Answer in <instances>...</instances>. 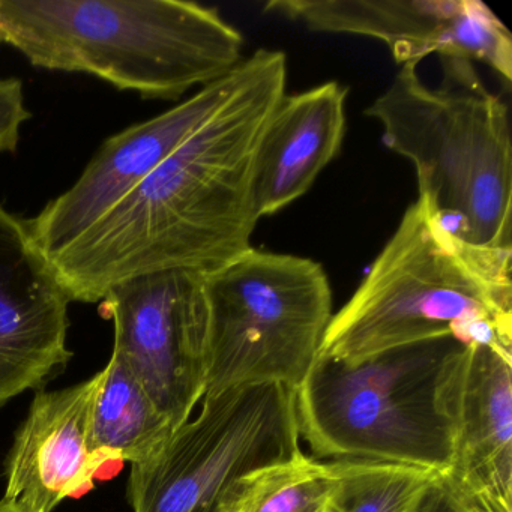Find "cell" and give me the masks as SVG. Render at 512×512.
Masks as SVG:
<instances>
[{"mask_svg": "<svg viewBox=\"0 0 512 512\" xmlns=\"http://www.w3.org/2000/svg\"><path fill=\"white\" fill-rule=\"evenodd\" d=\"M0 512H26L22 508L16 505V503L10 502V500H0Z\"/></svg>", "mask_w": 512, "mask_h": 512, "instance_id": "cell-20", "label": "cell"}, {"mask_svg": "<svg viewBox=\"0 0 512 512\" xmlns=\"http://www.w3.org/2000/svg\"><path fill=\"white\" fill-rule=\"evenodd\" d=\"M101 383L91 379L38 392L7 460L4 499L26 512H53L94 485L100 460L92 443V412Z\"/></svg>", "mask_w": 512, "mask_h": 512, "instance_id": "cell-13", "label": "cell"}, {"mask_svg": "<svg viewBox=\"0 0 512 512\" xmlns=\"http://www.w3.org/2000/svg\"><path fill=\"white\" fill-rule=\"evenodd\" d=\"M301 452L295 389L278 383L205 395L151 458L131 466L133 512H224L238 482Z\"/></svg>", "mask_w": 512, "mask_h": 512, "instance_id": "cell-7", "label": "cell"}, {"mask_svg": "<svg viewBox=\"0 0 512 512\" xmlns=\"http://www.w3.org/2000/svg\"><path fill=\"white\" fill-rule=\"evenodd\" d=\"M239 79L241 65L173 109L106 140L79 181L28 220L41 250L53 259L109 214L223 106Z\"/></svg>", "mask_w": 512, "mask_h": 512, "instance_id": "cell-10", "label": "cell"}, {"mask_svg": "<svg viewBox=\"0 0 512 512\" xmlns=\"http://www.w3.org/2000/svg\"><path fill=\"white\" fill-rule=\"evenodd\" d=\"M443 394L452 460L440 485L460 512H512V356L463 347Z\"/></svg>", "mask_w": 512, "mask_h": 512, "instance_id": "cell-11", "label": "cell"}, {"mask_svg": "<svg viewBox=\"0 0 512 512\" xmlns=\"http://www.w3.org/2000/svg\"><path fill=\"white\" fill-rule=\"evenodd\" d=\"M430 88L415 62L365 110L389 151L412 163L418 200L464 242L512 250V142L508 104L469 59L442 56Z\"/></svg>", "mask_w": 512, "mask_h": 512, "instance_id": "cell-4", "label": "cell"}, {"mask_svg": "<svg viewBox=\"0 0 512 512\" xmlns=\"http://www.w3.org/2000/svg\"><path fill=\"white\" fill-rule=\"evenodd\" d=\"M70 302L28 221L0 205V407L70 361Z\"/></svg>", "mask_w": 512, "mask_h": 512, "instance_id": "cell-12", "label": "cell"}, {"mask_svg": "<svg viewBox=\"0 0 512 512\" xmlns=\"http://www.w3.org/2000/svg\"><path fill=\"white\" fill-rule=\"evenodd\" d=\"M31 118L23 83L19 79H0V154L17 151L20 127Z\"/></svg>", "mask_w": 512, "mask_h": 512, "instance_id": "cell-18", "label": "cell"}, {"mask_svg": "<svg viewBox=\"0 0 512 512\" xmlns=\"http://www.w3.org/2000/svg\"><path fill=\"white\" fill-rule=\"evenodd\" d=\"M335 485L334 461L301 451L242 478L224 512H329Z\"/></svg>", "mask_w": 512, "mask_h": 512, "instance_id": "cell-16", "label": "cell"}, {"mask_svg": "<svg viewBox=\"0 0 512 512\" xmlns=\"http://www.w3.org/2000/svg\"><path fill=\"white\" fill-rule=\"evenodd\" d=\"M200 289L205 395L254 383L301 385L334 316L331 283L319 262L251 247L202 272Z\"/></svg>", "mask_w": 512, "mask_h": 512, "instance_id": "cell-6", "label": "cell"}, {"mask_svg": "<svg viewBox=\"0 0 512 512\" xmlns=\"http://www.w3.org/2000/svg\"><path fill=\"white\" fill-rule=\"evenodd\" d=\"M100 311L115 323L113 352L127 362L172 427H181L206 389L200 272L128 278L110 287Z\"/></svg>", "mask_w": 512, "mask_h": 512, "instance_id": "cell-8", "label": "cell"}, {"mask_svg": "<svg viewBox=\"0 0 512 512\" xmlns=\"http://www.w3.org/2000/svg\"><path fill=\"white\" fill-rule=\"evenodd\" d=\"M265 13L313 32L382 41L401 65L452 56L512 82L511 34L479 0H269Z\"/></svg>", "mask_w": 512, "mask_h": 512, "instance_id": "cell-9", "label": "cell"}, {"mask_svg": "<svg viewBox=\"0 0 512 512\" xmlns=\"http://www.w3.org/2000/svg\"><path fill=\"white\" fill-rule=\"evenodd\" d=\"M329 512H416L440 475L419 467L340 460Z\"/></svg>", "mask_w": 512, "mask_h": 512, "instance_id": "cell-17", "label": "cell"}, {"mask_svg": "<svg viewBox=\"0 0 512 512\" xmlns=\"http://www.w3.org/2000/svg\"><path fill=\"white\" fill-rule=\"evenodd\" d=\"M287 58L259 49L223 106L109 214L52 262L71 301L161 271L209 272L250 250L260 217L257 154L286 97Z\"/></svg>", "mask_w": 512, "mask_h": 512, "instance_id": "cell-1", "label": "cell"}, {"mask_svg": "<svg viewBox=\"0 0 512 512\" xmlns=\"http://www.w3.org/2000/svg\"><path fill=\"white\" fill-rule=\"evenodd\" d=\"M416 512H460V509L439 482L431 488Z\"/></svg>", "mask_w": 512, "mask_h": 512, "instance_id": "cell-19", "label": "cell"}, {"mask_svg": "<svg viewBox=\"0 0 512 512\" xmlns=\"http://www.w3.org/2000/svg\"><path fill=\"white\" fill-rule=\"evenodd\" d=\"M244 35L184 0H0V46L34 67L83 73L142 98L179 100L242 64Z\"/></svg>", "mask_w": 512, "mask_h": 512, "instance_id": "cell-3", "label": "cell"}, {"mask_svg": "<svg viewBox=\"0 0 512 512\" xmlns=\"http://www.w3.org/2000/svg\"><path fill=\"white\" fill-rule=\"evenodd\" d=\"M347 97V86L326 82L278 104L257 154L254 196L260 218L301 199L337 157L346 134Z\"/></svg>", "mask_w": 512, "mask_h": 512, "instance_id": "cell-14", "label": "cell"}, {"mask_svg": "<svg viewBox=\"0 0 512 512\" xmlns=\"http://www.w3.org/2000/svg\"><path fill=\"white\" fill-rule=\"evenodd\" d=\"M173 431L127 362L113 352L101 370L92 412V443L100 463H143L160 451Z\"/></svg>", "mask_w": 512, "mask_h": 512, "instance_id": "cell-15", "label": "cell"}, {"mask_svg": "<svg viewBox=\"0 0 512 512\" xmlns=\"http://www.w3.org/2000/svg\"><path fill=\"white\" fill-rule=\"evenodd\" d=\"M463 347L443 337L356 364L319 356L295 389L301 437L317 458L403 464L442 478L452 460L443 389Z\"/></svg>", "mask_w": 512, "mask_h": 512, "instance_id": "cell-5", "label": "cell"}, {"mask_svg": "<svg viewBox=\"0 0 512 512\" xmlns=\"http://www.w3.org/2000/svg\"><path fill=\"white\" fill-rule=\"evenodd\" d=\"M511 260L512 250L464 242L416 199L332 316L319 356L356 364L443 337L512 356Z\"/></svg>", "mask_w": 512, "mask_h": 512, "instance_id": "cell-2", "label": "cell"}]
</instances>
